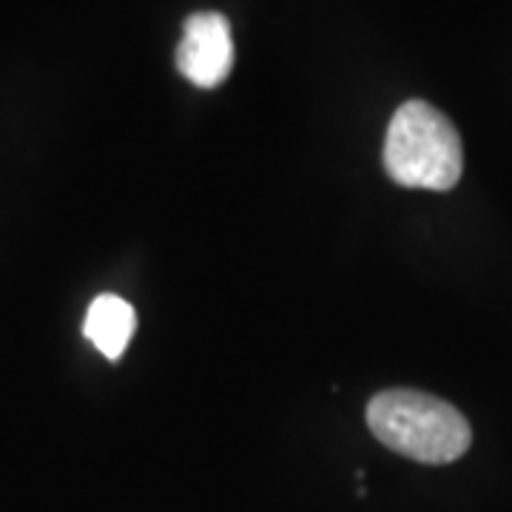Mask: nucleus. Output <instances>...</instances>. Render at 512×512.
Here are the masks:
<instances>
[{
  "label": "nucleus",
  "mask_w": 512,
  "mask_h": 512,
  "mask_svg": "<svg viewBox=\"0 0 512 512\" xmlns=\"http://www.w3.org/2000/svg\"><path fill=\"white\" fill-rule=\"evenodd\" d=\"M367 427L384 447L421 464H450L473 444L470 421L453 404L419 390H384L373 396Z\"/></svg>",
  "instance_id": "nucleus-1"
},
{
  "label": "nucleus",
  "mask_w": 512,
  "mask_h": 512,
  "mask_svg": "<svg viewBox=\"0 0 512 512\" xmlns=\"http://www.w3.org/2000/svg\"><path fill=\"white\" fill-rule=\"evenodd\" d=\"M384 171L404 188H456L464 171V148L456 126L436 106L407 100L387 126Z\"/></svg>",
  "instance_id": "nucleus-2"
},
{
  "label": "nucleus",
  "mask_w": 512,
  "mask_h": 512,
  "mask_svg": "<svg viewBox=\"0 0 512 512\" xmlns=\"http://www.w3.org/2000/svg\"><path fill=\"white\" fill-rule=\"evenodd\" d=\"M177 69L200 89H217L234 69L231 23L220 12H197L185 20L177 46Z\"/></svg>",
  "instance_id": "nucleus-3"
},
{
  "label": "nucleus",
  "mask_w": 512,
  "mask_h": 512,
  "mask_svg": "<svg viewBox=\"0 0 512 512\" xmlns=\"http://www.w3.org/2000/svg\"><path fill=\"white\" fill-rule=\"evenodd\" d=\"M134 330H137V313L123 296L114 293H100L89 305L83 322L86 339L111 362H117L126 353Z\"/></svg>",
  "instance_id": "nucleus-4"
}]
</instances>
